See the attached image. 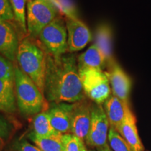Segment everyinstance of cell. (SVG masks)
Returning <instances> with one entry per match:
<instances>
[{
    "mask_svg": "<svg viewBox=\"0 0 151 151\" xmlns=\"http://www.w3.org/2000/svg\"><path fill=\"white\" fill-rule=\"evenodd\" d=\"M20 151H41L38 147L32 145L31 143L24 141L20 145Z\"/></svg>",
    "mask_w": 151,
    "mask_h": 151,
    "instance_id": "cell-26",
    "label": "cell"
},
{
    "mask_svg": "<svg viewBox=\"0 0 151 151\" xmlns=\"http://www.w3.org/2000/svg\"><path fill=\"white\" fill-rule=\"evenodd\" d=\"M109 128L110 124L103 106L92 103L90 127L85 143L97 149L106 146Z\"/></svg>",
    "mask_w": 151,
    "mask_h": 151,
    "instance_id": "cell-7",
    "label": "cell"
},
{
    "mask_svg": "<svg viewBox=\"0 0 151 151\" xmlns=\"http://www.w3.org/2000/svg\"><path fill=\"white\" fill-rule=\"evenodd\" d=\"M77 61L78 69H97L103 70L105 65H107L104 55L94 43L78 56Z\"/></svg>",
    "mask_w": 151,
    "mask_h": 151,
    "instance_id": "cell-15",
    "label": "cell"
},
{
    "mask_svg": "<svg viewBox=\"0 0 151 151\" xmlns=\"http://www.w3.org/2000/svg\"><path fill=\"white\" fill-rule=\"evenodd\" d=\"M66 21L67 30L68 52L82 50L92 40V34L88 26L78 19L68 18Z\"/></svg>",
    "mask_w": 151,
    "mask_h": 151,
    "instance_id": "cell-10",
    "label": "cell"
},
{
    "mask_svg": "<svg viewBox=\"0 0 151 151\" xmlns=\"http://www.w3.org/2000/svg\"><path fill=\"white\" fill-rule=\"evenodd\" d=\"M80 151H88L86 148V146H85V143H82V144H81Z\"/></svg>",
    "mask_w": 151,
    "mask_h": 151,
    "instance_id": "cell-28",
    "label": "cell"
},
{
    "mask_svg": "<svg viewBox=\"0 0 151 151\" xmlns=\"http://www.w3.org/2000/svg\"><path fill=\"white\" fill-rule=\"evenodd\" d=\"M91 105L86 98L73 104L71 115V134L85 143L91 122Z\"/></svg>",
    "mask_w": 151,
    "mask_h": 151,
    "instance_id": "cell-8",
    "label": "cell"
},
{
    "mask_svg": "<svg viewBox=\"0 0 151 151\" xmlns=\"http://www.w3.org/2000/svg\"><path fill=\"white\" fill-rule=\"evenodd\" d=\"M133 151H144L143 145L138 134L137 119L130 109L129 104L126 106L125 116L122 124L117 129Z\"/></svg>",
    "mask_w": 151,
    "mask_h": 151,
    "instance_id": "cell-12",
    "label": "cell"
},
{
    "mask_svg": "<svg viewBox=\"0 0 151 151\" xmlns=\"http://www.w3.org/2000/svg\"><path fill=\"white\" fill-rule=\"evenodd\" d=\"M26 0H10L14 11L15 20L18 22L20 29L24 33L27 32V19H26Z\"/></svg>",
    "mask_w": 151,
    "mask_h": 151,
    "instance_id": "cell-20",
    "label": "cell"
},
{
    "mask_svg": "<svg viewBox=\"0 0 151 151\" xmlns=\"http://www.w3.org/2000/svg\"><path fill=\"white\" fill-rule=\"evenodd\" d=\"M14 84L16 104L22 114L36 116L48 110V102L43 92L18 66H15Z\"/></svg>",
    "mask_w": 151,
    "mask_h": 151,
    "instance_id": "cell-3",
    "label": "cell"
},
{
    "mask_svg": "<svg viewBox=\"0 0 151 151\" xmlns=\"http://www.w3.org/2000/svg\"><path fill=\"white\" fill-rule=\"evenodd\" d=\"M14 74L15 66L12 62L0 55V79L14 81Z\"/></svg>",
    "mask_w": 151,
    "mask_h": 151,
    "instance_id": "cell-22",
    "label": "cell"
},
{
    "mask_svg": "<svg viewBox=\"0 0 151 151\" xmlns=\"http://www.w3.org/2000/svg\"><path fill=\"white\" fill-rule=\"evenodd\" d=\"M14 18V11L8 0H0V20L10 21Z\"/></svg>",
    "mask_w": 151,
    "mask_h": 151,
    "instance_id": "cell-24",
    "label": "cell"
},
{
    "mask_svg": "<svg viewBox=\"0 0 151 151\" xmlns=\"http://www.w3.org/2000/svg\"><path fill=\"white\" fill-rule=\"evenodd\" d=\"M108 141L113 151H133L118 132L111 127L109 130Z\"/></svg>",
    "mask_w": 151,
    "mask_h": 151,
    "instance_id": "cell-21",
    "label": "cell"
},
{
    "mask_svg": "<svg viewBox=\"0 0 151 151\" xmlns=\"http://www.w3.org/2000/svg\"><path fill=\"white\" fill-rule=\"evenodd\" d=\"M26 1H27V3H28V2H30V1H34V0H26Z\"/></svg>",
    "mask_w": 151,
    "mask_h": 151,
    "instance_id": "cell-29",
    "label": "cell"
},
{
    "mask_svg": "<svg viewBox=\"0 0 151 151\" xmlns=\"http://www.w3.org/2000/svg\"><path fill=\"white\" fill-rule=\"evenodd\" d=\"M103 104L110 127L117 130L123 121L125 116L126 106L129 104L124 103L119 98L111 94Z\"/></svg>",
    "mask_w": 151,
    "mask_h": 151,
    "instance_id": "cell-14",
    "label": "cell"
},
{
    "mask_svg": "<svg viewBox=\"0 0 151 151\" xmlns=\"http://www.w3.org/2000/svg\"><path fill=\"white\" fill-rule=\"evenodd\" d=\"M94 44H96L104 55L107 65L114 61L113 55V34L110 26L103 24L97 27Z\"/></svg>",
    "mask_w": 151,
    "mask_h": 151,
    "instance_id": "cell-16",
    "label": "cell"
},
{
    "mask_svg": "<svg viewBox=\"0 0 151 151\" xmlns=\"http://www.w3.org/2000/svg\"><path fill=\"white\" fill-rule=\"evenodd\" d=\"M32 126V133L38 137H46L58 134L52 127L47 111H43L36 115L33 119Z\"/></svg>",
    "mask_w": 151,
    "mask_h": 151,
    "instance_id": "cell-19",
    "label": "cell"
},
{
    "mask_svg": "<svg viewBox=\"0 0 151 151\" xmlns=\"http://www.w3.org/2000/svg\"><path fill=\"white\" fill-rule=\"evenodd\" d=\"M39 38L46 52L52 55L59 57L68 52L66 21L59 16L41 32Z\"/></svg>",
    "mask_w": 151,
    "mask_h": 151,
    "instance_id": "cell-6",
    "label": "cell"
},
{
    "mask_svg": "<svg viewBox=\"0 0 151 151\" xmlns=\"http://www.w3.org/2000/svg\"><path fill=\"white\" fill-rule=\"evenodd\" d=\"M64 151H80L83 141L71 134H63L62 137Z\"/></svg>",
    "mask_w": 151,
    "mask_h": 151,
    "instance_id": "cell-23",
    "label": "cell"
},
{
    "mask_svg": "<svg viewBox=\"0 0 151 151\" xmlns=\"http://www.w3.org/2000/svg\"><path fill=\"white\" fill-rule=\"evenodd\" d=\"M58 16V9L52 0H34L27 4V29L34 38Z\"/></svg>",
    "mask_w": 151,
    "mask_h": 151,
    "instance_id": "cell-4",
    "label": "cell"
},
{
    "mask_svg": "<svg viewBox=\"0 0 151 151\" xmlns=\"http://www.w3.org/2000/svg\"><path fill=\"white\" fill-rule=\"evenodd\" d=\"M19 43L14 27L8 21L0 20V55L9 61H14Z\"/></svg>",
    "mask_w": 151,
    "mask_h": 151,
    "instance_id": "cell-13",
    "label": "cell"
},
{
    "mask_svg": "<svg viewBox=\"0 0 151 151\" xmlns=\"http://www.w3.org/2000/svg\"><path fill=\"white\" fill-rule=\"evenodd\" d=\"M73 104L54 103L47 111L50 122L56 132L62 134H71V115Z\"/></svg>",
    "mask_w": 151,
    "mask_h": 151,
    "instance_id": "cell-11",
    "label": "cell"
},
{
    "mask_svg": "<svg viewBox=\"0 0 151 151\" xmlns=\"http://www.w3.org/2000/svg\"><path fill=\"white\" fill-rule=\"evenodd\" d=\"M16 105L14 81L0 79V111L14 113Z\"/></svg>",
    "mask_w": 151,
    "mask_h": 151,
    "instance_id": "cell-17",
    "label": "cell"
},
{
    "mask_svg": "<svg viewBox=\"0 0 151 151\" xmlns=\"http://www.w3.org/2000/svg\"><path fill=\"white\" fill-rule=\"evenodd\" d=\"M11 127L9 122L0 116V143H2L10 133Z\"/></svg>",
    "mask_w": 151,
    "mask_h": 151,
    "instance_id": "cell-25",
    "label": "cell"
},
{
    "mask_svg": "<svg viewBox=\"0 0 151 151\" xmlns=\"http://www.w3.org/2000/svg\"><path fill=\"white\" fill-rule=\"evenodd\" d=\"M16 60L18 67L44 94L47 66V52L31 39H24L19 43Z\"/></svg>",
    "mask_w": 151,
    "mask_h": 151,
    "instance_id": "cell-2",
    "label": "cell"
},
{
    "mask_svg": "<svg viewBox=\"0 0 151 151\" xmlns=\"http://www.w3.org/2000/svg\"><path fill=\"white\" fill-rule=\"evenodd\" d=\"M62 135L58 133L50 137H38L32 132L29 137L36 146L41 151H64Z\"/></svg>",
    "mask_w": 151,
    "mask_h": 151,
    "instance_id": "cell-18",
    "label": "cell"
},
{
    "mask_svg": "<svg viewBox=\"0 0 151 151\" xmlns=\"http://www.w3.org/2000/svg\"><path fill=\"white\" fill-rule=\"evenodd\" d=\"M105 73L109 78L113 95L124 103L129 104L132 89L130 77L115 60L107 65V70L105 71Z\"/></svg>",
    "mask_w": 151,
    "mask_h": 151,
    "instance_id": "cell-9",
    "label": "cell"
},
{
    "mask_svg": "<svg viewBox=\"0 0 151 151\" xmlns=\"http://www.w3.org/2000/svg\"><path fill=\"white\" fill-rule=\"evenodd\" d=\"M44 94L56 104H73L86 98L74 55L55 57L47 52Z\"/></svg>",
    "mask_w": 151,
    "mask_h": 151,
    "instance_id": "cell-1",
    "label": "cell"
},
{
    "mask_svg": "<svg viewBox=\"0 0 151 151\" xmlns=\"http://www.w3.org/2000/svg\"><path fill=\"white\" fill-rule=\"evenodd\" d=\"M97 150L98 151H113L112 150H111V148H110V146H109V144H107L106 146H104L103 148L97 149Z\"/></svg>",
    "mask_w": 151,
    "mask_h": 151,
    "instance_id": "cell-27",
    "label": "cell"
},
{
    "mask_svg": "<svg viewBox=\"0 0 151 151\" xmlns=\"http://www.w3.org/2000/svg\"><path fill=\"white\" fill-rule=\"evenodd\" d=\"M86 97L94 103L102 105L111 94V88L105 71L97 69H78Z\"/></svg>",
    "mask_w": 151,
    "mask_h": 151,
    "instance_id": "cell-5",
    "label": "cell"
},
{
    "mask_svg": "<svg viewBox=\"0 0 151 151\" xmlns=\"http://www.w3.org/2000/svg\"><path fill=\"white\" fill-rule=\"evenodd\" d=\"M90 151H94V150H90Z\"/></svg>",
    "mask_w": 151,
    "mask_h": 151,
    "instance_id": "cell-30",
    "label": "cell"
}]
</instances>
